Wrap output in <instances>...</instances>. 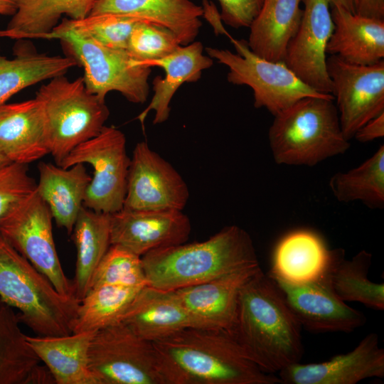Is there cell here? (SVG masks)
Wrapping results in <instances>:
<instances>
[{
	"label": "cell",
	"mask_w": 384,
	"mask_h": 384,
	"mask_svg": "<svg viewBox=\"0 0 384 384\" xmlns=\"http://www.w3.org/2000/svg\"><path fill=\"white\" fill-rule=\"evenodd\" d=\"M343 134L350 141L370 119L384 112V60L370 65L326 58Z\"/></svg>",
	"instance_id": "obj_12"
},
{
	"label": "cell",
	"mask_w": 384,
	"mask_h": 384,
	"mask_svg": "<svg viewBox=\"0 0 384 384\" xmlns=\"http://www.w3.org/2000/svg\"><path fill=\"white\" fill-rule=\"evenodd\" d=\"M334 100L304 97L274 115L268 138L277 164L313 166L349 149Z\"/></svg>",
	"instance_id": "obj_4"
},
{
	"label": "cell",
	"mask_w": 384,
	"mask_h": 384,
	"mask_svg": "<svg viewBox=\"0 0 384 384\" xmlns=\"http://www.w3.org/2000/svg\"><path fill=\"white\" fill-rule=\"evenodd\" d=\"M138 62L149 68H161L165 73L164 78L156 76L153 80L154 96L148 106L137 117L142 124L151 110L155 111L154 124L166 122L171 112L170 102L178 87L185 82L198 81L202 71L213 64V58L203 55V46L200 41L180 46L174 52L164 58Z\"/></svg>",
	"instance_id": "obj_22"
},
{
	"label": "cell",
	"mask_w": 384,
	"mask_h": 384,
	"mask_svg": "<svg viewBox=\"0 0 384 384\" xmlns=\"http://www.w3.org/2000/svg\"><path fill=\"white\" fill-rule=\"evenodd\" d=\"M279 378L284 384H355L362 380L384 376V349L375 333L366 335L350 352L329 361L282 369Z\"/></svg>",
	"instance_id": "obj_18"
},
{
	"label": "cell",
	"mask_w": 384,
	"mask_h": 384,
	"mask_svg": "<svg viewBox=\"0 0 384 384\" xmlns=\"http://www.w3.org/2000/svg\"><path fill=\"white\" fill-rule=\"evenodd\" d=\"M77 65L70 56L48 55L31 44L17 43L13 58L0 55V105L23 89L65 75Z\"/></svg>",
	"instance_id": "obj_28"
},
{
	"label": "cell",
	"mask_w": 384,
	"mask_h": 384,
	"mask_svg": "<svg viewBox=\"0 0 384 384\" xmlns=\"http://www.w3.org/2000/svg\"><path fill=\"white\" fill-rule=\"evenodd\" d=\"M180 46L176 36L170 30L139 21L130 34L127 50L134 59L144 62L164 58Z\"/></svg>",
	"instance_id": "obj_37"
},
{
	"label": "cell",
	"mask_w": 384,
	"mask_h": 384,
	"mask_svg": "<svg viewBox=\"0 0 384 384\" xmlns=\"http://www.w3.org/2000/svg\"><path fill=\"white\" fill-rule=\"evenodd\" d=\"M236 53L229 50L206 48L209 57L226 65L227 80L253 90L254 106L264 107L274 116L298 100L307 97H329L305 84L284 62L262 58L254 53L247 41L229 37Z\"/></svg>",
	"instance_id": "obj_7"
},
{
	"label": "cell",
	"mask_w": 384,
	"mask_h": 384,
	"mask_svg": "<svg viewBox=\"0 0 384 384\" xmlns=\"http://www.w3.org/2000/svg\"><path fill=\"white\" fill-rule=\"evenodd\" d=\"M302 328L274 280L262 269L243 285L232 334L264 372L278 373L300 362Z\"/></svg>",
	"instance_id": "obj_2"
},
{
	"label": "cell",
	"mask_w": 384,
	"mask_h": 384,
	"mask_svg": "<svg viewBox=\"0 0 384 384\" xmlns=\"http://www.w3.org/2000/svg\"><path fill=\"white\" fill-rule=\"evenodd\" d=\"M142 288L103 285L90 289L79 302L71 325L72 333L95 334L119 322Z\"/></svg>",
	"instance_id": "obj_33"
},
{
	"label": "cell",
	"mask_w": 384,
	"mask_h": 384,
	"mask_svg": "<svg viewBox=\"0 0 384 384\" xmlns=\"http://www.w3.org/2000/svg\"><path fill=\"white\" fill-rule=\"evenodd\" d=\"M36 97L43 105L49 151L58 166L75 147L97 136L110 115L105 100L88 91L82 76L73 81L64 75L51 78Z\"/></svg>",
	"instance_id": "obj_6"
},
{
	"label": "cell",
	"mask_w": 384,
	"mask_h": 384,
	"mask_svg": "<svg viewBox=\"0 0 384 384\" xmlns=\"http://www.w3.org/2000/svg\"><path fill=\"white\" fill-rule=\"evenodd\" d=\"M152 344L163 384L282 383L227 331L188 327Z\"/></svg>",
	"instance_id": "obj_1"
},
{
	"label": "cell",
	"mask_w": 384,
	"mask_h": 384,
	"mask_svg": "<svg viewBox=\"0 0 384 384\" xmlns=\"http://www.w3.org/2000/svg\"><path fill=\"white\" fill-rule=\"evenodd\" d=\"M330 251L316 233L307 230L293 231L277 243L267 274L290 284L309 282L326 268Z\"/></svg>",
	"instance_id": "obj_26"
},
{
	"label": "cell",
	"mask_w": 384,
	"mask_h": 384,
	"mask_svg": "<svg viewBox=\"0 0 384 384\" xmlns=\"http://www.w3.org/2000/svg\"><path fill=\"white\" fill-rule=\"evenodd\" d=\"M52 220L36 188L0 219V237L44 274L61 295L76 299L73 282L65 275L56 251Z\"/></svg>",
	"instance_id": "obj_9"
},
{
	"label": "cell",
	"mask_w": 384,
	"mask_h": 384,
	"mask_svg": "<svg viewBox=\"0 0 384 384\" xmlns=\"http://www.w3.org/2000/svg\"><path fill=\"white\" fill-rule=\"evenodd\" d=\"M372 254L361 250L346 259L343 249L331 250L326 272L331 287L342 301L358 302L367 308L384 309V284L368 278Z\"/></svg>",
	"instance_id": "obj_29"
},
{
	"label": "cell",
	"mask_w": 384,
	"mask_h": 384,
	"mask_svg": "<svg viewBox=\"0 0 384 384\" xmlns=\"http://www.w3.org/2000/svg\"><path fill=\"white\" fill-rule=\"evenodd\" d=\"M188 198V186L172 165L146 142L137 143L130 159L123 208L182 210Z\"/></svg>",
	"instance_id": "obj_13"
},
{
	"label": "cell",
	"mask_w": 384,
	"mask_h": 384,
	"mask_svg": "<svg viewBox=\"0 0 384 384\" xmlns=\"http://www.w3.org/2000/svg\"><path fill=\"white\" fill-rule=\"evenodd\" d=\"M18 0H0V15L13 16L18 7Z\"/></svg>",
	"instance_id": "obj_42"
},
{
	"label": "cell",
	"mask_w": 384,
	"mask_h": 384,
	"mask_svg": "<svg viewBox=\"0 0 384 384\" xmlns=\"http://www.w3.org/2000/svg\"><path fill=\"white\" fill-rule=\"evenodd\" d=\"M88 356L98 384H163L152 343L122 322L95 332Z\"/></svg>",
	"instance_id": "obj_11"
},
{
	"label": "cell",
	"mask_w": 384,
	"mask_h": 384,
	"mask_svg": "<svg viewBox=\"0 0 384 384\" xmlns=\"http://www.w3.org/2000/svg\"><path fill=\"white\" fill-rule=\"evenodd\" d=\"M141 20L114 14H90L84 18H63L52 31H73L104 46L127 50L130 34Z\"/></svg>",
	"instance_id": "obj_35"
},
{
	"label": "cell",
	"mask_w": 384,
	"mask_h": 384,
	"mask_svg": "<svg viewBox=\"0 0 384 384\" xmlns=\"http://www.w3.org/2000/svg\"><path fill=\"white\" fill-rule=\"evenodd\" d=\"M270 277L302 326L310 332L349 333L366 323V317L361 311L347 305L336 296L326 268L316 279L300 284Z\"/></svg>",
	"instance_id": "obj_14"
},
{
	"label": "cell",
	"mask_w": 384,
	"mask_h": 384,
	"mask_svg": "<svg viewBox=\"0 0 384 384\" xmlns=\"http://www.w3.org/2000/svg\"><path fill=\"white\" fill-rule=\"evenodd\" d=\"M93 334L26 336V339L56 384H98L89 366L88 352Z\"/></svg>",
	"instance_id": "obj_25"
},
{
	"label": "cell",
	"mask_w": 384,
	"mask_h": 384,
	"mask_svg": "<svg viewBox=\"0 0 384 384\" xmlns=\"http://www.w3.org/2000/svg\"><path fill=\"white\" fill-rule=\"evenodd\" d=\"M221 20L228 26L249 28L259 14L265 0H218Z\"/></svg>",
	"instance_id": "obj_39"
},
{
	"label": "cell",
	"mask_w": 384,
	"mask_h": 384,
	"mask_svg": "<svg viewBox=\"0 0 384 384\" xmlns=\"http://www.w3.org/2000/svg\"><path fill=\"white\" fill-rule=\"evenodd\" d=\"M36 183L27 164L11 163L0 169V219L16 204L31 194Z\"/></svg>",
	"instance_id": "obj_38"
},
{
	"label": "cell",
	"mask_w": 384,
	"mask_h": 384,
	"mask_svg": "<svg viewBox=\"0 0 384 384\" xmlns=\"http://www.w3.org/2000/svg\"><path fill=\"white\" fill-rule=\"evenodd\" d=\"M119 322L151 343L192 327L174 290H163L149 285L138 292Z\"/></svg>",
	"instance_id": "obj_20"
},
{
	"label": "cell",
	"mask_w": 384,
	"mask_h": 384,
	"mask_svg": "<svg viewBox=\"0 0 384 384\" xmlns=\"http://www.w3.org/2000/svg\"><path fill=\"white\" fill-rule=\"evenodd\" d=\"M103 285L146 286L142 257L122 246L110 245L95 272L90 289Z\"/></svg>",
	"instance_id": "obj_36"
},
{
	"label": "cell",
	"mask_w": 384,
	"mask_h": 384,
	"mask_svg": "<svg viewBox=\"0 0 384 384\" xmlns=\"http://www.w3.org/2000/svg\"><path fill=\"white\" fill-rule=\"evenodd\" d=\"M384 136V112L370 119L361 127L354 135L360 142H368Z\"/></svg>",
	"instance_id": "obj_40"
},
{
	"label": "cell",
	"mask_w": 384,
	"mask_h": 384,
	"mask_svg": "<svg viewBox=\"0 0 384 384\" xmlns=\"http://www.w3.org/2000/svg\"><path fill=\"white\" fill-rule=\"evenodd\" d=\"M0 299L18 310L37 336L72 334L79 301L61 295L50 281L0 237Z\"/></svg>",
	"instance_id": "obj_5"
},
{
	"label": "cell",
	"mask_w": 384,
	"mask_h": 384,
	"mask_svg": "<svg viewBox=\"0 0 384 384\" xmlns=\"http://www.w3.org/2000/svg\"><path fill=\"white\" fill-rule=\"evenodd\" d=\"M302 0H265L249 27L247 45L258 56L284 62L287 46L299 26Z\"/></svg>",
	"instance_id": "obj_27"
},
{
	"label": "cell",
	"mask_w": 384,
	"mask_h": 384,
	"mask_svg": "<svg viewBox=\"0 0 384 384\" xmlns=\"http://www.w3.org/2000/svg\"><path fill=\"white\" fill-rule=\"evenodd\" d=\"M301 22L286 51L284 63L314 90L332 92L326 68V46L334 31L329 0H302Z\"/></svg>",
	"instance_id": "obj_15"
},
{
	"label": "cell",
	"mask_w": 384,
	"mask_h": 384,
	"mask_svg": "<svg viewBox=\"0 0 384 384\" xmlns=\"http://www.w3.org/2000/svg\"><path fill=\"white\" fill-rule=\"evenodd\" d=\"M260 269V264L255 265L174 290L192 327L224 330L232 334L240 290Z\"/></svg>",
	"instance_id": "obj_17"
},
{
	"label": "cell",
	"mask_w": 384,
	"mask_h": 384,
	"mask_svg": "<svg viewBox=\"0 0 384 384\" xmlns=\"http://www.w3.org/2000/svg\"><path fill=\"white\" fill-rule=\"evenodd\" d=\"M331 6H341L347 11L356 14L357 0H329Z\"/></svg>",
	"instance_id": "obj_43"
},
{
	"label": "cell",
	"mask_w": 384,
	"mask_h": 384,
	"mask_svg": "<svg viewBox=\"0 0 384 384\" xmlns=\"http://www.w3.org/2000/svg\"><path fill=\"white\" fill-rule=\"evenodd\" d=\"M13 163L0 151V169L6 165Z\"/></svg>",
	"instance_id": "obj_44"
},
{
	"label": "cell",
	"mask_w": 384,
	"mask_h": 384,
	"mask_svg": "<svg viewBox=\"0 0 384 384\" xmlns=\"http://www.w3.org/2000/svg\"><path fill=\"white\" fill-rule=\"evenodd\" d=\"M130 159L124 134L113 126H105L97 136L70 151L59 166L66 169L76 164H90L93 176L83 206L112 214L123 208Z\"/></svg>",
	"instance_id": "obj_10"
},
{
	"label": "cell",
	"mask_w": 384,
	"mask_h": 384,
	"mask_svg": "<svg viewBox=\"0 0 384 384\" xmlns=\"http://www.w3.org/2000/svg\"><path fill=\"white\" fill-rule=\"evenodd\" d=\"M38 168L37 193L47 204L56 224L71 234L92 176L83 164L65 169L41 162Z\"/></svg>",
	"instance_id": "obj_24"
},
{
	"label": "cell",
	"mask_w": 384,
	"mask_h": 384,
	"mask_svg": "<svg viewBox=\"0 0 384 384\" xmlns=\"http://www.w3.org/2000/svg\"><path fill=\"white\" fill-rule=\"evenodd\" d=\"M72 233L77 250L73 282L75 297L80 302L89 292L95 272L110 246V214L83 206Z\"/></svg>",
	"instance_id": "obj_30"
},
{
	"label": "cell",
	"mask_w": 384,
	"mask_h": 384,
	"mask_svg": "<svg viewBox=\"0 0 384 384\" xmlns=\"http://www.w3.org/2000/svg\"><path fill=\"white\" fill-rule=\"evenodd\" d=\"M43 38L59 39L78 65L84 69L89 92L105 100L111 91L128 101L144 103L149 96L151 68L142 65L127 50L104 46L70 31H51Z\"/></svg>",
	"instance_id": "obj_8"
},
{
	"label": "cell",
	"mask_w": 384,
	"mask_h": 384,
	"mask_svg": "<svg viewBox=\"0 0 384 384\" xmlns=\"http://www.w3.org/2000/svg\"><path fill=\"white\" fill-rule=\"evenodd\" d=\"M13 307L0 299V384H30L40 364Z\"/></svg>",
	"instance_id": "obj_32"
},
{
	"label": "cell",
	"mask_w": 384,
	"mask_h": 384,
	"mask_svg": "<svg viewBox=\"0 0 384 384\" xmlns=\"http://www.w3.org/2000/svg\"><path fill=\"white\" fill-rule=\"evenodd\" d=\"M191 231L182 210H136L122 208L110 214V245L142 257L159 248L186 243Z\"/></svg>",
	"instance_id": "obj_16"
},
{
	"label": "cell",
	"mask_w": 384,
	"mask_h": 384,
	"mask_svg": "<svg viewBox=\"0 0 384 384\" xmlns=\"http://www.w3.org/2000/svg\"><path fill=\"white\" fill-rule=\"evenodd\" d=\"M147 285L176 290L259 265L249 233L223 228L206 241L151 250L142 257Z\"/></svg>",
	"instance_id": "obj_3"
},
{
	"label": "cell",
	"mask_w": 384,
	"mask_h": 384,
	"mask_svg": "<svg viewBox=\"0 0 384 384\" xmlns=\"http://www.w3.org/2000/svg\"><path fill=\"white\" fill-rule=\"evenodd\" d=\"M356 14L384 20V0H357Z\"/></svg>",
	"instance_id": "obj_41"
},
{
	"label": "cell",
	"mask_w": 384,
	"mask_h": 384,
	"mask_svg": "<svg viewBox=\"0 0 384 384\" xmlns=\"http://www.w3.org/2000/svg\"><path fill=\"white\" fill-rule=\"evenodd\" d=\"M331 8L334 31L326 53L359 65L384 60V20L352 13L338 6Z\"/></svg>",
	"instance_id": "obj_23"
},
{
	"label": "cell",
	"mask_w": 384,
	"mask_h": 384,
	"mask_svg": "<svg viewBox=\"0 0 384 384\" xmlns=\"http://www.w3.org/2000/svg\"><path fill=\"white\" fill-rule=\"evenodd\" d=\"M97 0H18L16 13L0 37L43 38L57 26L62 15L82 19L90 14Z\"/></svg>",
	"instance_id": "obj_31"
},
{
	"label": "cell",
	"mask_w": 384,
	"mask_h": 384,
	"mask_svg": "<svg viewBox=\"0 0 384 384\" xmlns=\"http://www.w3.org/2000/svg\"><path fill=\"white\" fill-rule=\"evenodd\" d=\"M100 14L128 16L166 28L186 46L198 36L203 12L190 0H97L90 14Z\"/></svg>",
	"instance_id": "obj_21"
},
{
	"label": "cell",
	"mask_w": 384,
	"mask_h": 384,
	"mask_svg": "<svg viewBox=\"0 0 384 384\" xmlns=\"http://www.w3.org/2000/svg\"><path fill=\"white\" fill-rule=\"evenodd\" d=\"M335 198L343 203L359 201L368 207L381 209L384 206V146L360 166L338 172L329 180Z\"/></svg>",
	"instance_id": "obj_34"
},
{
	"label": "cell",
	"mask_w": 384,
	"mask_h": 384,
	"mask_svg": "<svg viewBox=\"0 0 384 384\" xmlns=\"http://www.w3.org/2000/svg\"><path fill=\"white\" fill-rule=\"evenodd\" d=\"M0 151L11 162L22 164L50 154L38 99L0 105Z\"/></svg>",
	"instance_id": "obj_19"
}]
</instances>
